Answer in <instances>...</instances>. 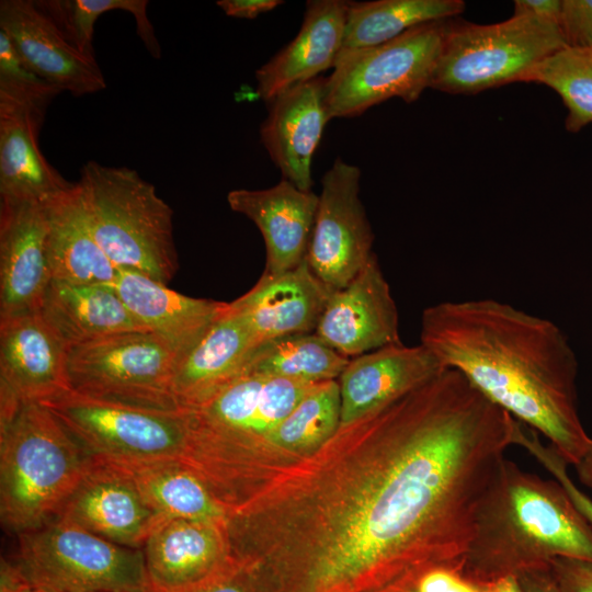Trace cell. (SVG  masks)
I'll use <instances>...</instances> for the list:
<instances>
[{"label": "cell", "mask_w": 592, "mask_h": 592, "mask_svg": "<svg viewBox=\"0 0 592 592\" xmlns=\"http://www.w3.org/2000/svg\"><path fill=\"white\" fill-rule=\"evenodd\" d=\"M362 420L375 454L358 492L274 592H372L434 567L463 568L516 420L453 368Z\"/></svg>", "instance_id": "1"}, {"label": "cell", "mask_w": 592, "mask_h": 592, "mask_svg": "<svg viewBox=\"0 0 592 592\" xmlns=\"http://www.w3.org/2000/svg\"><path fill=\"white\" fill-rule=\"evenodd\" d=\"M420 343L568 465L580 460L591 439L578 413V363L553 321L491 298L443 301L423 310Z\"/></svg>", "instance_id": "2"}, {"label": "cell", "mask_w": 592, "mask_h": 592, "mask_svg": "<svg viewBox=\"0 0 592 592\" xmlns=\"http://www.w3.org/2000/svg\"><path fill=\"white\" fill-rule=\"evenodd\" d=\"M559 557L592 561V525L556 479L504 458L480 503L462 572L479 583Z\"/></svg>", "instance_id": "3"}, {"label": "cell", "mask_w": 592, "mask_h": 592, "mask_svg": "<svg viewBox=\"0 0 592 592\" xmlns=\"http://www.w3.org/2000/svg\"><path fill=\"white\" fill-rule=\"evenodd\" d=\"M88 455L42 403L1 389L0 519L19 535L56 519Z\"/></svg>", "instance_id": "4"}, {"label": "cell", "mask_w": 592, "mask_h": 592, "mask_svg": "<svg viewBox=\"0 0 592 592\" xmlns=\"http://www.w3.org/2000/svg\"><path fill=\"white\" fill-rule=\"evenodd\" d=\"M78 184L93 236L116 266L168 284L178 270L172 208L137 171L87 162Z\"/></svg>", "instance_id": "5"}, {"label": "cell", "mask_w": 592, "mask_h": 592, "mask_svg": "<svg viewBox=\"0 0 592 592\" xmlns=\"http://www.w3.org/2000/svg\"><path fill=\"white\" fill-rule=\"evenodd\" d=\"M565 47L553 21L513 14L492 24L452 19L429 88L475 94L524 82L532 68Z\"/></svg>", "instance_id": "6"}, {"label": "cell", "mask_w": 592, "mask_h": 592, "mask_svg": "<svg viewBox=\"0 0 592 592\" xmlns=\"http://www.w3.org/2000/svg\"><path fill=\"white\" fill-rule=\"evenodd\" d=\"M16 536L14 562L45 592H151L141 549L58 517Z\"/></svg>", "instance_id": "7"}, {"label": "cell", "mask_w": 592, "mask_h": 592, "mask_svg": "<svg viewBox=\"0 0 592 592\" xmlns=\"http://www.w3.org/2000/svg\"><path fill=\"white\" fill-rule=\"evenodd\" d=\"M451 21L424 23L338 58L327 77L330 118L358 116L390 98L417 101L430 87Z\"/></svg>", "instance_id": "8"}, {"label": "cell", "mask_w": 592, "mask_h": 592, "mask_svg": "<svg viewBox=\"0 0 592 592\" xmlns=\"http://www.w3.org/2000/svg\"><path fill=\"white\" fill-rule=\"evenodd\" d=\"M179 357L158 335L134 331L68 349L70 389L107 402L158 411H182L172 392Z\"/></svg>", "instance_id": "9"}, {"label": "cell", "mask_w": 592, "mask_h": 592, "mask_svg": "<svg viewBox=\"0 0 592 592\" xmlns=\"http://www.w3.org/2000/svg\"><path fill=\"white\" fill-rule=\"evenodd\" d=\"M42 405L90 457L185 459L191 410H148L89 398L72 390Z\"/></svg>", "instance_id": "10"}, {"label": "cell", "mask_w": 592, "mask_h": 592, "mask_svg": "<svg viewBox=\"0 0 592 592\" xmlns=\"http://www.w3.org/2000/svg\"><path fill=\"white\" fill-rule=\"evenodd\" d=\"M358 167L337 158L321 193L306 260L328 287H344L375 254L374 234L360 198Z\"/></svg>", "instance_id": "11"}, {"label": "cell", "mask_w": 592, "mask_h": 592, "mask_svg": "<svg viewBox=\"0 0 592 592\" xmlns=\"http://www.w3.org/2000/svg\"><path fill=\"white\" fill-rule=\"evenodd\" d=\"M56 517L136 549H141L155 526L167 519L147 504L132 477L118 464L90 456Z\"/></svg>", "instance_id": "12"}, {"label": "cell", "mask_w": 592, "mask_h": 592, "mask_svg": "<svg viewBox=\"0 0 592 592\" xmlns=\"http://www.w3.org/2000/svg\"><path fill=\"white\" fill-rule=\"evenodd\" d=\"M398 323L396 303L374 254L344 287L332 292L314 333L352 358L402 343Z\"/></svg>", "instance_id": "13"}, {"label": "cell", "mask_w": 592, "mask_h": 592, "mask_svg": "<svg viewBox=\"0 0 592 592\" xmlns=\"http://www.w3.org/2000/svg\"><path fill=\"white\" fill-rule=\"evenodd\" d=\"M219 524L161 520L141 547L151 592H187L236 568L228 563Z\"/></svg>", "instance_id": "14"}, {"label": "cell", "mask_w": 592, "mask_h": 592, "mask_svg": "<svg viewBox=\"0 0 592 592\" xmlns=\"http://www.w3.org/2000/svg\"><path fill=\"white\" fill-rule=\"evenodd\" d=\"M44 205L1 201L0 319L41 309L53 280Z\"/></svg>", "instance_id": "15"}, {"label": "cell", "mask_w": 592, "mask_h": 592, "mask_svg": "<svg viewBox=\"0 0 592 592\" xmlns=\"http://www.w3.org/2000/svg\"><path fill=\"white\" fill-rule=\"evenodd\" d=\"M68 346L39 310L0 319L1 389L45 402L70 391Z\"/></svg>", "instance_id": "16"}, {"label": "cell", "mask_w": 592, "mask_h": 592, "mask_svg": "<svg viewBox=\"0 0 592 592\" xmlns=\"http://www.w3.org/2000/svg\"><path fill=\"white\" fill-rule=\"evenodd\" d=\"M445 367L421 343L388 345L350 358L340 375V429L380 410Z\"/></svg>", "instance_id": "17"}, {"label": "cell", "mask_w": 592, "mask_h": 592, "mask_svg": "<svg viewBox=\"0 0 592 592\" xmlns=\"http://www.w3.org/2000/svg\"><path fill=\"white\" fill-rule=\"evenodd\" d=\"M0 30L27 66L61 91L79 96L105 88L96 60L69 44L34 1L2 0Z\"/></svg>", "instance_id": "18"}, {"label": "cell", "mask_w": 592, "mask_h": 592, "mask_svg": "<svg viewBox=\"0 0 592 592\" xmlns=\"http://www.w3.org/2000/svg\"><path fill=\"white\" fill-rule=\"evenodd\" d=\"M260 126V139L283 179L312 191L311 163L326 124L327 77L299 83L277 95Z\"/></svg>", "instance_id": "19"}, {"label": "cell", "mask_w": 592, "mask_h": 592, "mask_svg": "<svg viewBox=\"0 0 592 592\" xmlns=\"http://www.w3.org/2000/svg\"><path fill=\"white\" fill-rule=\"evenodd\" d=\"M110 285L134 318L162 339L184 358L210 327L226 312L229 303L194 298L174 292L134 270L117 269Z\"/></svg>", "instance_id": "20"}, {"label": "cell", "mask_w": 592, "mask_h": 592, "mask_svg": "<svg viewBox=\"0 0 592 592\" xmlns=\"http://www.w3.org/2000/svg\"><path fill=\"white\" fill-rule=\"evenodd\" d=\"M332 292L317 277L305 258L286 272H263L255 285L230 305L262 343L315 332Z\"/></svg>", "instance_id": "21"}, {"label": "cell", "mask_w": 592, "mask_h": 592, "mask_svg": "<svg viewBox=\"0 0 592 592\" xmlns=\"http://www.w3.org/2000/svg\"><path fill=\"white\" fill-rule=\"evenodd\" d=\"M227 201L261 231L266 249L264 273L280 274L305 260L319 201L315 192L282 179L267 189L232 190Z\"/></svg>", "instance_id": "22"}, {"label": "cell", "mask_w": 592, "mask_h": 592, "mask_svg": "<svg viewBox=\"0 0 592 592\" xmlns=\"http://www.w3.org/2000/svg\"><path fill=\"white\" fill-rule=\"evenodd\" d=\"M350 1L310 0L301 26L284 48L255 72V92L270 103L286 90L333 68L341 52Z\"/></svg>", "instance_id": "23"}, {"label": "cell", "mask_w": 592, "mask_h": 592, "mask_svg": "<svg viewBox=\"0 0 592 592\" xmlns=\"http://www.w3.org/2000/svg\"><path fill=\"white\" fill-rule=\"evenodd\" d=\"M252 330L230 303L174 371L172 392L184 410L201 407L242 372L259 345Z\"/></svg>", "instance_id": "24"}, {"label": "cell", "mask_w": 592, "mask_h": 592, "mask_svg": "<svg viewBox=\"0 0 592 592\" xmlns=\"http://www.w3.org/2000/svg\"><path fill=\"white\" fill-rule=\"evenodd\" d=\"M44 208L53 280L71 284H111L117 269L93 236L78 182Z\"/></svg>", "instance_id": "25"}, {"label": "cell", "mask_w": 592, "mask_h": 592, "mask_svg": "<svg viewBox=\"0 0 592 592\" xmlns=\"http://www.w3.org/2000/svg\"><path fill=\"white\" fill-rule=\"evenodd\" d=\"M39 311L68 349L114 334L148 331L105 284L52 280Z\"/></svg>", "instance_id": "26"}, {"label": "cell", "mask_w": 592, "mask_h": 592, "mask_svg": "<svg viewBox=\"0 0 592 592\" xmlns=\"http://www.w3.org/2000/svg\"><path fill=\"white\" fill-rule=\"evenodd\" d=\"M41 126L27 113L0 111V201L46 205L73 185L41 152Z\"/></svg>", "instance_id": "27"}, {"label": "cell", "mask_w": 592, "mask_h": 592, "mask_svg": "<svg viewBox=\"0 0 592 592\" xmlns=\"http://www.w3.org/2000/svg\"><path fill=\"white\" fill-rule=\"evenodd\" d=\"M112 462L132 477L147 504L163 517L213 523L227 517L207 481L184 459Z\"/></svg>", "instance_id": "28"}, {"label": "cell", "mask_w": 592, "mask_h": 592, "mask_svg": "<svg viewBox=\"0 0 592 592\" xmlns=\"http://www.w3.org/2000/svg\"><path fill=\"white\" fill-rule=\"evenodd\" d=\"M464 10L463 0L350 1L338 58L389 42L418 25L454 19Z\"/></svg>", "instance_id": "29"}, {"label": "cell", "mask_w": 592, "mask_h": 592, "mask_svg": "<svg viewBox=\"0 0 592 592\" xmlns=\"http://www.w3.org/2000/svg\"><path fill=\"white\" fill-rule=\"evenodd\" d=\"M349 361L314 332L292 334L260 343L240 375L282 377L317 384L340 377Z\"/></svg>", "instance_id": "30"}, {"label": "cell", "mask_w": 592, "mask_h": 592, "mask_svg": "<svg viewBox=\"0 0 592 592\" xmlns=\"http://www.w3.org/2000/svg\"><path fill=\"white\" fill-rule=\"evenodd\" d=\"M36 7L55 24L66 41L84 56L95 59L94 24L99 16L113 10L130 13L146 48L160 58L161 48L147 15V0H37Z\"/></svg>", "instance_id": "31"}, {"label": "cell", "mask_w": 592, "mask_h": 592, "mask_svg": "<svg viewBox=\"0 0 592 592\" xmlns=\"http://www.w3.org/2000/svg\"><path fill=\"white\" fill-rule=\"evenodd\" d=\"M524 82L547 86L561 98L568 132L592 123V49L565 47L532 68Z\"/></svg>", "instance_id": "32"}, {"label": "cell", "mask_w": 592, "mask_h": 592, "mask_svg": "<svg viewBox=\"0 0 592 592\" xmlns=\"http://www.w3.org/2000/svg\"><path fill=\"white\" fill-rule=\"evenodd\" d=\"M340 419L339 383L335 379L317 383L265 439L293 451L312 447L340 429Z\"/></svg>", "instance_id": "33"}, {"label": "cell", "mask_w": 592, "mask_h": 592, "mask_svg": "<svg viewBox=\"0 0 592 592\" xmlns=\"http://www.w3.org/2000/svg\"><path fill=\"white\" fill-rule=\"evenodd\" d=\"M61 90L36 75L0 30V111H20L43 123L49 103Z\"/></svg>", "instance_id": "34"}, {"label": "cell", "mask_w": 592, "mask_h": 592, "mask_svg": "<svg viewBox=\"0 0 592 592\" xmlns=\"http://www.w3.org/2000/svg\"><path fill=\"white\" fill-rule=\"evenodd\" d=\"M514 437V444L526 449L563 487L577 509L592 525V499L582 492L570 478L567 462L551 446L544 445L538 433L521 425Z\"/></svg>", "instance_id": "35"}, {"label": "cell", "mask_w": 592, "mask_h": 592, "mask_svg": "<svg viewBox=\"0 0 592 592\" xmlns=\"http://www.w3.org/2000/svg\"><path fill=\"white\" fill-rule=\"evenodd\" d=\"M559 26L567 47L592 49V0H562Z\"/></svg>", "instance_id": "36"}, {"label": "cell", "mask_w": 592, "mask_h": 592, "mask_svg": "<svg viewBox=\"0 0 592 592\" xmlns=\"http://www.w3.org/2000/svg\"><path fill=\"white\" fill-rule=\"evenodd\" d=\"M413 585L417 592H481L462 569L451 567L424 570L413 579Z\"/></svg>", "instance_id": "37"}, {"label": "cell", "mask_w": 592, "mask_h": 592, "mask_svg": "<svg viewBox=\"0 0 592 592\" xmlns=\"http://www.w3.org/2000/svg\"><path fill=\"white\" fill-rule=\"evenodd\" d=\"M549 567L559 592H592V561L559 557Z\"/></svg>", "instance_id": "38"}, {"label": "cell", "mask_w": 592, "mask_h": 592, "mask_svg": "<svg viewBox=\"0 0 592 592\" xmlns=\"http://www.w3.org/2000/svg\"><path fill=\"white\" fill-rule=\"evenodd\" d=\"M281 0H219L216 4L228 16L252 20L283 4Z\"/></svg>", "instance_id": "39"}, {"label": "cell", "mask_w": 592, "mask_h": 592, "mask_svg": "<svg viewBox=\"0 0 592 592\" xmlns=\"http://www.w3.org/2000/svg\"><path fill=\"white\" fill-rule=\"evenodd\" d=\"M250 578L234 568L227 573L187 592H254Z\"/></svg>", "instance_id": "40"}, {"label": "cell", "mask_w": 592, "mask_h": 592, "mask_svg": "<svg viewBox=\"0 0 592 592\" xmlns=\"http://www.w3.org/2000/svg\"><path fill=\"white\" fill-rule=\"evenodd\" d=\"M562 0H516L513 15H528L559 24Z\"/></svg>", "instance_id": "41"}, {"label": "cell", "mask_w": 592, "mask_h": 592, "mask_svg": "<svg viewBox=\"0 0 592 592\" xmlns=\"http://www.w3.org/2000/svg\"><path fill=\"white\" fill-rule=\"evenodd\" d=\"M0 592H45L30 582L14 561L1 560Z\"/></svg>", "instance_id": "42"}, {"label": "cell", "mask_w": 592, "mask_h": 592, "mask_svg": "<svg viewBox=\"0 0 592 592\" xmlns=\"http://www.w3.org/2000/svg\"><path fill=\"white\" fill-rule=\"evenodd\" d=\"M517 577L524 592H559L549 563L524 570Z\"/></svg>", "instance_id": "43"}, {"label": "cell", "mask_w": 592, "mask_h": 592, "mask_svg": "<svg viewBox=\"0 0 592 592\" xmlns=\"http://www.w3.org/2000/svg\"><path fill=\"white\" fill-rule=\"evenodd\" d=\"M476 584L481 592H524L516 574H506Z\"/></svg>", "instance_id": "44"}, {"label": "cell", "mask_w": 592, "mask_h": 592, "mask_svg": "<svg viewBox=\"0 0 592 592\" xmlns=\"http://www.w3.org/2000/svg\"><path fill=\"white\" fill-rule=\"evenodd\" d=\"M573 467L580 482L592 489V439L587 451Z\"/></svg>", "instance_id": "45"}, {"label": "cell", "mask_w": 592, "mask_h": 592, "mask_svg": "<svg viewBox=\"0 0 592 592\" xmlns=\"http://www.w3.org/2000/svg\"><path fill=\"white\" fill-rule=\"evenodd\" d=\"M372 592H417L413 581L410 579L399 580Z\"/></svg>", "instance_id": "46"}]
</instances>
